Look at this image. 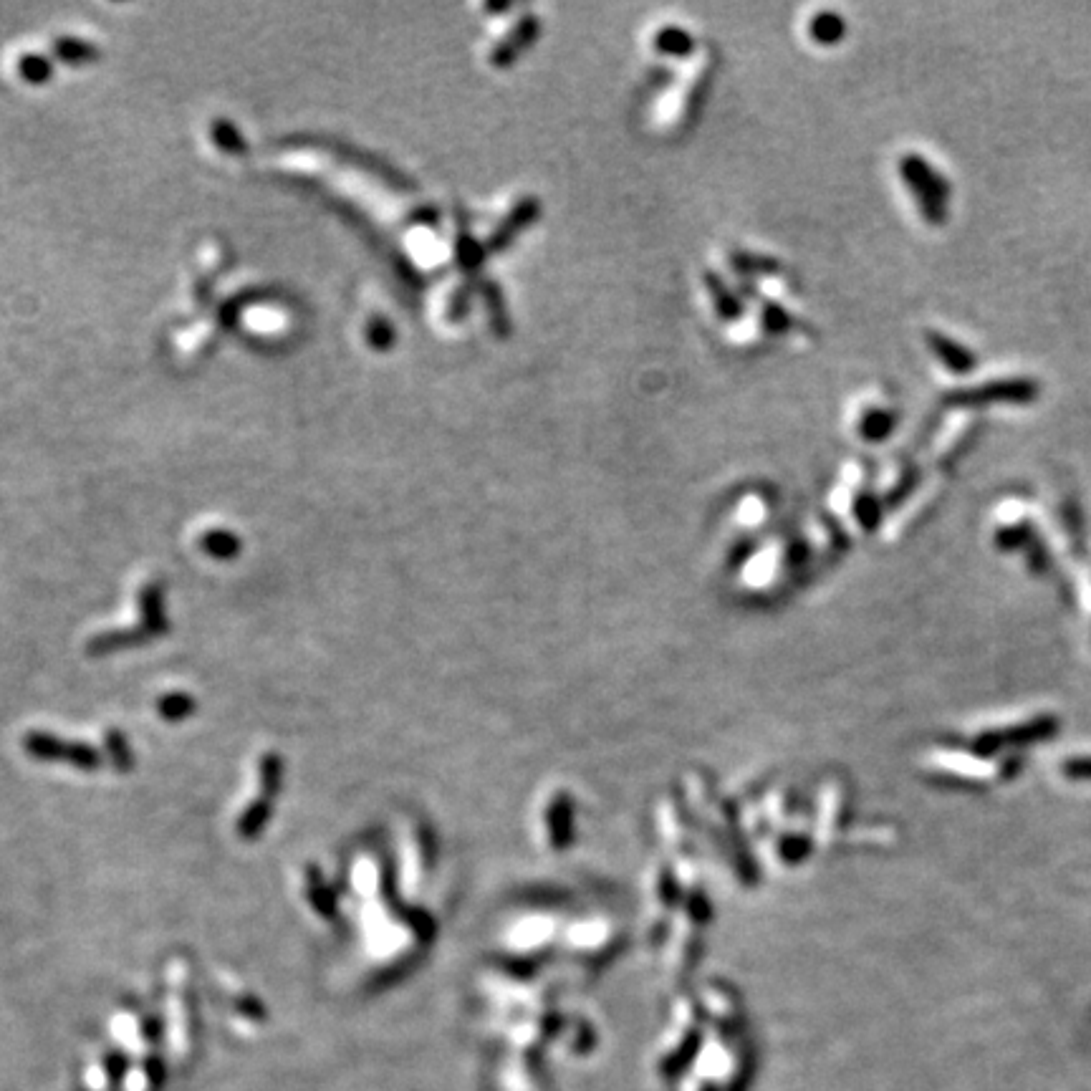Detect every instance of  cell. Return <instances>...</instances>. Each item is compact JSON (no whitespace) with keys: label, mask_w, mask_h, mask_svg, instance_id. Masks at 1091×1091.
Listing matches in <instances>:
<instances>
[{"label":"cell","mask_w":1091,"mask_h":1091,"mask_svg":"<svg viewBox=\"0 0 1091 1091\" xmlns=\"http://www.w3.org/2000/svg\"><path fill=\"white\" fill-rule=\"evenodd\" d=\"M897 415L892 410H882V407H872L862 415L859 420V432H862L864 440H884L889 432L895 430Z\"/></svg>","instance_id":"4"},{"label":"cell","mask_w":1091,"mask_h":1091,"mask_svg":"<svg viewBox=\"0 0 1091 1091\" xmlns=\"http://www.w3.org/2000/svg\"><path fill=\"white\" fill-rule=\"evenodd\" d=\"M1066 773L1074 778H1091V758H1081V761H1069L1066 763Z\"/></svg>","instance_id":"6"},{"label":"cell","mask_w":1091,"mask_h":1091,"mask_svg":"<svg viewBox=\"0 0 1091 1091\" xmlns=\"http://www.w3.org/2000/svg\"><path fill=\"white\" fill-rule=\"evenodd\" d=\"M844 33V23L836 16H819L814 23V36L821 43H834Z\"/></svg>","instance_id":"5"},{"label":"cell","mask_w":1091,"mask_h":1091,"mask_svg":"<svg viewBox=\"0 0 1091 1091\" xmlns=\"http://www.w3.org/2000/svg\"><path fill=\"white\" fill-rule=\"evenodd\" d=\"M927 346H930L932 354L945 364V369H950V372L958 374V377L970 374L975 367H978V357H975L973 349L963 346L960 341L950 339V336L940 334V331H927Z\"/></svg>","instance_id":"3"},{"label":"cell","mask_w":1091,"mask_h":1091,"mask_svg":"<svg viewBox=\"0 0 1091 1091\" xmlns=\"http://www.w3.org/2000/svg\"><path fill=\"white\" fill-rule=\"evenodd\" d=\"M1041 384L1038 379L1028 377H1008L983 382L978 387L953 389L942 397V402L950 407H988V405H1028L1038 400Z\"/></svg>","instance_id":"2"},{"label":"cell","mask_w":1091,"mask_h":1091,"mask_svg":"<svg viewBox=\"0 0 1091 1091\" xmlns=\"http://www.w3.org/2000/svg\"><path fill=\"white\" fill-rule=\"evenodd\" d=\"M900 172L905 185L915 195L927 223L942 225L948 218V197L953 187L932 165H927L920 155H905L900 162Z\"/></svg>","instance_id":"1"}]
</instances>
